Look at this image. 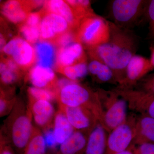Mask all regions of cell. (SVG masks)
I'll return each instance as SVG.
<instances>
[{"mask_svg": "<svg viewBox=\"0 0 154 154\" xmlns=\"http://www.w3.org/2000/svg\"><path fill=\"white\" fill-rule=\"evenodd\" d=\"M108 21L110 29L108 41L87 50L91 59L99 60L111 69L119 85L124 80L128 63L136 55L139 39L132 30L121 28Z\"/></svg>", "mask_w": 154, "mask_h": 154, "instance_id": "cell-1", "label": "cell"}, {"mask_svg": "<svg viewBox=\"0 0 154 154\" xmlns=\"http://www.w3.org/2000/svg\"><path fill=\"white\" fill-rule=\"evenodd\" d=\"M33 116L28 104L17 98L13 110L2 128L11 145L23 154L31 136L33 125Z\"/></svg>", "mask_w": 154, "mask_h": 154, "instance_id": "cell-2", "label": "cell"}, {"mask_svg": "<svg viewBox=\"0 0 154 154\" xmlns=\"http://www.w3.org/2000/svg\"><path fill=\"white\" fill-rule=\"evenodd\" d=\"M56 100L59 105L83 107L91 110L106 130L104 111L98 91H94L87 86L74 82L57 92Z\"/></svg>", "mask_w": 154, "mask_h": 154, "instance_id": "cell-3", "label": "cell"}, {"mask_svg": "<svg viewBox=\"0 0 154 154\" xmlns=\"http://www.w3.org/2000/svg\"><path fill=\"white\" fill-rule=\"evenodd\" d=\"M149 1L112 0L109 2L108 17L116 25L132 30L146 15Z\"/></svg>", "mask_w": 154, "mask_h": 154, "instance_id": "cell-4", "label": "cell"}, {"mask_svg": "<svg viewBox=\"0 0 154 154\" xmlns=\"http://www.w3.org/2000/svg\"><path fill=\"white\" fill-rule=\"evenodd\" d=\"M76 35L77 41L87 49L104 44L110 38L108 21L95 13L89 15L81 20Z\"/></svg>", "mask_w": 154, "mask_h": 154, "instance_id": "cell-5", "label": "cell"}, {"mask_svg": "<svg viewBox=\"0 0 154 154\" xmlns=\"http://www.w3.org/2000/svg\"><path fill=\"white\" fill-rule=\"evenodd\" d=\"M98 92L104 111L106 130L110 133L126 122L128 104L113 89H100Z\"/></svg>", "mask_w": 154, "mask_h": 154, "instance_id": "cell-6", "label": "cell"}, {"mask_svg": "<svg viewBox=\"0 0 154 154\" xmlns=\"http://www.w3.org/2000/svg\"><path fill=\"white\" fill-rule=\"evenodd\" d=\"M136 120L133 116L128 117L109 133L105 154H118L129 148L134 139Z\"/></svg>", "mask_w": 154, "mask_h": 154, "instance_id": "cell-7", "label": "cell"}, {"mask_svg": "<svg viewBox=\"0 0 154 154\" xmlns=\"http://www.w3.org/2000/svg\"><path fill=\"white\" fill-rule=\"evenodd\" d=\"M2 51L22 70L29 68L36 62L34 48L19 36L15 37L6 44Z\"/></svg>", "mask_w": 154, "mask_h": 154, "instance_id": "cell-8", "label": "cell"}, {"mask_svg": "<svg viewBox=\"0 0 154 154\" xmlns=\"http://www.w3.org/2000/svg\"><path fill=\"white\" fill-rule=\"evenodd\" d=\"M42 19L40 25V41L53 43L64 33L72 30L63 17L42 10Z\"/></svg>", "mask_w": 154, "mask_h": 154, "instance_id": "cell-9", "label": "cell"}, {"mask_svg": "<svg viewBox=\"0 0 154 154\" xmlns=\"http://www.w3.org/2000/svg\"><path fill=\"white\" fill-rule=\"evenodd\" d=\"M59 106L76 131L89 135L96 125L99 123L94 113L85 107H68L60 105Z\"/></svg>", "mask_w": 154, "mask_h": 154, "instance_id": "cell-10", "label": "cell"}, {"mask_svg": "<svg viewBox=\"0 0 154 154\" xmlns=\"http://www.w3.org/2000/svg\"><path fill=\"white\" fill-rule=\"evenodd\" d=\"M151 71L149 60L136 54L128 63L124 80L117 86L126 89H133L139 81Z\"/></svg>", "mask_w": 154, "mask_h": 154, "instance_id": "cell-11", "label": "cell"}, {"mask_svg": "<svg viewBox=\"0 0 154 154\" xmlns=\"http://www.w3.org/2000/svg\"><path fill=\"white\" fill-rule=\"evenodd\" d=\"M28 105L36 126L42 132L53 128L56 112L51 102L28 98Z\"/></svg>", "mask_w": 154, "mask_h": 154, "instance_id": "cell-12", "label": "cell"}, {"mask_svg": "<svg viewBox=\"0 0 154 154\" xmlns=\"http://www.w3.org/2000/svg\"><path fill=\"white\" fill-rule=\"evenodd\" d=\"M56 49V70L87 62L84 46L79 42H75L65 47Z\"/></svg>", "mask_w": 154, "mask_h": 154, "instance_id": "cell-13", "label": "cell"}, {"mask_svg": "<svg viewBox=\"0 0 154 154\" xmlns=\"http://www.w3.org/2000/svg\"><path fill=\"white\" fill-rule=\"evenodd\" d=\"M36 8L34 1H9L2 5L3 16L14 23H23L30 11Z\"/></svg>", "mask_w": 154, "mask_h": 154, "instance_id": "cell-14", "label": "cell"}, {"mask_svg": "<svg viewBox=\"0 0 154 154\" xmlns=\"http://www.w3.org/2000/svg\"><path fill=\"white\" fill-rule=\"evenodd\" d=\"M28 79L34 87L48 89L56 94L58 79L52 68L36 65L29 72Z\"/></svg>", "mask_w": 154, "mask_h": 154, "instance_id": "cell-15", "label": "cell"}, {"mask_svg": "<svg viewBox=\"0 0 154 154\" xmlns=\"http://www.w3.org/2000/svg\"><path fill=\"white\" fill-rule=\"evenodd\" d=\"M43 10L63 17L68 22L71 29L76 31L81 20L66 1L50 0L45 1Z\"/></svg>", "mask_w": 154, "mask_h": 154, "instance_id": "cell-16", "label": "cell"}, {"mask_svg": "<svg viewBox=\"0 0 154 154\" xmlns=\"http://www.w3.org/2000/svg\"><path fill=\"white\" fill-rule=\"evenodd\" d=\"M145 143H154V118L141 115L137 118L135 134L132 144L139 145Z\"/></svg>", "mask_w": 154, "mask_h": 154, "instance_id": "cell-17", "label": "cell"}, {"mask_svg": "<svg viewBox=\"0 0 154 154\" xmlns=\"http://www.w3.org/2000/svg\"><path fill=\"white\" fill-rule=\"evenodd\" d=\"M107 131L100 123L96 125L88 136L85 154H105Z\"/></svg>", "mask_w": 154, "mask_h": 154, "instance_id": "cell-18", "label": "cell"}, {"mask_svg": "<svg viewBox=\"0 0 154 154\" xmlns=\"http://www.w3.org/2000/svg\"><path fill=\"white\" fill-rule=\"evenodd\" d=\"M88 135L75 131L60 145L55 154H85Z\"/></svg>", "mask_w": 154, "mask_h": 154, "instance_id": "cell-19", "label": "cell"}, {"mask_svg": "<svg viewBox=\"0 0 154 154\" xmlns=\"http://www.w3.org/2000/svg\"><path fill=\"white\" fill-rule=\"evenodd\" d=\"M53 130L58 144L63 143L75 131L66 116L60 109L56 112Z\"/></svg>", "mask_w": 154, "mask_h": 154, "instance_id": "cell-20", "label": "cell"}, {"mask_svg": "<svg viewBox=\"0 0 154 154\" xmlns=\"http://www.w3.org/2000/svg\"><path fill=\"white\" fill-rule=\"evenodd\" d=\"M50 42L40 41L35 45L37 65L52 68L55 66L57 49Z\"/></svg>", "mask_w": 154, "mask_h": 154, "instance_id": "cell-21", "label": "cell"}, {"mask_svg": "<svg viewBox=\"0 0 154 154\" xmlns=\"http://www.w3.org/2000/svg\"><path fill=\"white\" fill-rule=\"evenodd\" d=\"M88 64V72L97 82L118 85L112 70L107 65L96 60L91 59Z\"/></svg>", "mask_w": 154, "mask_h": 154, "instance_id": "cell-22", "label": "cell"}, {"mask_svg": "<svg viewBox=\"0 0 154 154\" xmlns=\"http://www.w3.org/2000/svg\"><path fill=\"white\" fill-rule=\"evenodd\" d=\"M47 147L43 132L33 125L31 136L23 154H46Z\"/></svg>", "mask_w": 154, "mask_h": 154, "instance_id": "cell-23", "label": "cell"}, {"mask_svg": "<svg viewBox=\"0 0 154 154\" xmlns=\"http://www.w3.org/2000/svg\"><path fill=\"white\" fill-rule=\"evenodd\" d=\"M19 69L16 63L10 58L2 60L0 65L1 82L5 85L16 82L21 77Z\"/></svg>", "mask_w": 154, "mask_h": 154, "instance_id": "cell-24", "label": "cell"}, {"mask_svg": "<svg viewBox=\"0 0 154 154\" xmlns=\"http://www.w3.org/2000/svg\"><path fill=\"white\" fill-rule=\"evenodd\" d=\"M56 70L64 75L69 79L78 82L79 80L84 78L88 74V64L87 62L82 63L58 69Z\"/></svg>", "mask_w": 154, "mask_h": 154, "instance_id": "cell-25", "label": "cell"}, {"mask_svg": "<svg viewBox=\"0 0 154 154\" xmlns=\"http://www.w3.org/2000/svg\"><path fill=\"white\" fill-rule=\"evenodd\" d=\"M66 1L72 7L81 21L85 17L95 14L91 8L90 1L87 0H69Z\"/></svg>", "mask_w": 154, "mask_h": 154, "instance_id": "cell-26", "label": "cell"}, {"mask_svg": "<svg viewBox=\"0 0 154 154\" xmlns=\"http://www.w3.org/2000/svg\"><path fill=\"white\" fill-rule=\"evenodd\" d=\"M28 98L38 100H45L51 102L56 100V94L48 89L30 87L28 90Z\"/></svg>", "mask_w": 154, "mask_h": 154, "instance_id": "cell-27", "label": "cell"}, {"mask_svg": "<svg viewBox=\"0 0 154 154\" xmlns=\"http://www.w3.org/2000/svg\"><path fill=\"white\" fill-rule=\"evenodd\" d=\"M19 30L25 39L30 43H35L40 40V27L28 25L25 22L21 23Z\"/></svg>", "mask_w": 154, "mask_h": 154, "instance_id": "cell-28", "label": "cell"}, {"mask_svg": "<svg viewBox=\"0 0 154 154\" xmlns=\"http://www.w3.org/2000/svg\"><path fill=\"white\" fill-rule=\"evenodd\" d=\"M11 94H6L1 91L0 98V116L3 117L9 115L14 108L17 98L14 97Z\"/></svg>", "mask_w": 154, "mask_h": 154, "instance_id": "cell-29", "label": "cell"}, {"mask_svg": "<svg viewBox=\"0 0 154 154\" xmlns=\"http://www.w3.org/2000/svg\"><path fill=\"white\" fill-rule=\"evenodd\" d=\"M146 16L149 21L148 37L151 40H154V0L148 1Z\"/></svg>", "mask_w": 154, "mask_h": 154, "instance_id": "cell-30", "label": "cell"}, {"mask_svg": "<svg viewBox=\"0 0 154 154\" xmlns=\"http://www.w3.org/2000/svg\"><path fill=\"white\" fill-rule=\"evenodd\" d=\"M129 149L133 154H154V143H145L139 145L132 144Z\"/></svg>", "mask_w": 154, "mask_h": 154, "instance_id": "cell-31", "label": "cell"}, {"mask_svg": "<svg viewBox=\"0 0 154 154\" xmlns=\"http://www.w3.org/2000/svg\"><path fill=\"white\" fill-rule=\"evenodd\" d=\"M0 154H14L10 141L2 131L0 133Z\"/></svg>", "mask_w": 154, "mask_h": 154, "instance_id": "cell-32", "label": "cell"}, {"mask_svg": "<svg viewBox=\"0 0 154 154\" xmlns=\"http://www.w3.org/2000/svg\"><path fill=\"white\" fill-rule=\"evenodd\" d=\"M43 134L47 146L51 149H54L58 144L57 142L53 128L43 131Z\"/></svg>", "mask_w": 154, "mask_h": 154, "instance_id": "cell-33", "label": "cell"}, {"mask_svg": "<svg viewBox=\"0 0 154 154\" xmlns=\"http://www.w3.org/2000/svg\"><path fill=\"white\" fill-rule=\"evenodd\" d=\"M138 82L145 84H154V73L147 75Z\"/></svg>", "mask_w": 154, "mask_h": 154, "instance_id": "cell-34", "label": "cell"}, {"mask_svg": "<svg viewBox=\"0 0 154 154\" xmlns=\"http://www.w3.org/2000/svg\"><path fill=\"white\" fill-rule=\"evenodd\" d=\"M151 71L154 70V45L151 50L150 58L149 59Z\"/></svg>", "mask_w": 154, "mask_h": 154, "instance_id": "cell-35", "label": "cell"}, {"mask_svg": "<svg viewBox=\"0 0 154 154\" xmlns=\"http://www.w3.org/2000/svg\"><path fill=\"white\" fill-rule=\"evenodd\" d=\"M5 40L2 34L1 33V51H2L4 47L5 46Z\"/></svg>", "mask_w": 154, "mask_h": 154, "instance_id": "cell-36", "label": "cell"}, {"mask_svg": "<svg viewBox=\"0 0 154 154\" xmlns=\"http://www.w3.org/2000/svg\"><path fill=\"white\" fill-rule=\"evenodd\" d=\"M118 154H133L132 151L130 149L128 148L127 149L125 150L124 151L121 152Z\"/></svg>", "mask_w": 154, "mask_h": 154, "instance_id": "cell-37", "label": "cell"}, {"mask_svg": "<svg viewBox=\"0 0 154 154\" xmlns=\"http://www.w3.org/2000/svg\"><path fill=\"white\" fill-rule=\"evenodd\" d=\"M50 154V153L49 152H47V154Z\"/></svg>", "mask_w": 154, "mask_h": 154, "instance_id": "cell-38", "label": "cell"}]
</instances>
